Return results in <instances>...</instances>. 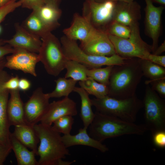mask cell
Segmentation results:
<instances>
[{
    "label": "cell",
    "mask_w": 165,
    "mask_h": 165,
    "mask_svg": "<svg viewBox=\"0 0 165 165\" xmlns=\"http://www.w3.org/2000/svg\"><path fill=\"white\" fill-rule=\"evenodd\" d=\"M139 58L126 59L122 64L114 65L108 85V96L119 99L136 94L137 87L143 76Z\"/></svg>",
    "instance_id": "6da1fadb"
},
{
    "label": "cell",
    "mask_w": 165,
    "mask_h": 165,
    "mask_svg": "<svg viewBox=\"0 0 165 165\" xmlns=\"http://www.w3.org/2000/svg\"><path fill=\"white\" fill-rule=\"evenodd\" d=\"M33 127L39 139L37 149V155L39 157L38 165H69L75 162L62 160L70 155L69 151L60 133L54 130L52 125L40 123Z\"/></svg>",
    "instance_id": "7a4b0ae2"
},
{
    "label": "cell",
    "mask_w": 165,
    "mask_h": 165,
    "mask_svg": "<svg viewBox=\"0 0 165 165\" xmlns=\"http://www.w3.org/2000/svg\"><path fill=\"white\" fill-rule=\"evenodd\" d=\"M89 125V135L102 142L107 138L126 135H142L147 130L144 125H139L96 112Z\"/></svg>",
    "instance_id": "3957f363"
},
{
    "label": "cell",
    "mask_w": 165,
    "mask_h": 165,
    "mask_svg": "<svg viewBox=\"0 0 165 165\" xmlns=\"http://www.w3.org/2000/svg\"><path fill=\"white\" fill-rule=\"evenodd\" d=\"M97 112L134 123L138 112L143 107L142 101L136 94L125 99H119L107 95L101 98L91 99Z\"/></svg>",
    "instance_id": "277c9868"
},
{
    "label": "cell",
    "mask_w": 165,
    "mask_h": 165,
    "mask_svg": "<svg viewBox=\"0 0 165 165\" xmlns=\"http://www.w3.org/2000/svg\"><path fill=\"white\" fill-rule=\"evenodd\" d=\"M41 39L42 44L38 53L40 61L48 74L57 76L65 69L68 60L64 53L60 41L51 32Z\"/></svg>",
    "instance_id": "5b68a950"
},
{
    "label": "cell",
    "mask_w": 165,
    "mask_h": 165,
    "mask_svg": "<svg viewBox=\"0 0 165 165\" xmlns=\"http://www.w3.org/2000/svg\"><path fill=\"white\" fill-rule=\"evenodd\" d=\"M60 42L64 53L68 59L77 61L88 68L121 64L124 63L127 59L117 54L110 56L88 54L78 46L76 41L70 39L64 35L61 38Z\"/></svg>",
    "instance_id": "8992f818"
},
{
    "label": "cell",
    "mask_w": 165,
    "mask_h": 165,
    "mask_svg": "<svg viewBox=\"0 0 165 165\" xmlns=\"http://www.w3.org/2000/svg\"><path fill=\"white\" fill-rule=\"evenodd\" d=\"M130 27L131 33L127 38H121L108 34L116 54L125 58L146 59L148 55L152 52V46L142 39L138 23Z\"/></svg>",
    "instance_id": "52a82bcc"
},
{
    "label": "cell",
    "mask_w": 165,
    "mask_h": 165,
    "mask_svg": "<svg viewBox=\"0 0 165 165\" xmlns=\"http://www.w3.org/2000/svg\"><path fill=\"white\" fill-rule=\"evenodd\" d=\"M142 101L144 108V125L152 134L165 130V101L149 85L146 84Z\"/></svg>",
    "instance_id": "ba28073f"
},
{
    "label": "cell",
    "mask_w": 165,
    "mask_h": 165,
    "mask_svg": "<svg viewBox=\"0 0 165 165\" xmlns=\"http://www.w3.org/2000/svg\"><path fill=\"white\" fill-rule=\"evenodd\" d=\"M115 2L106 0L98 2L86 0L83 7V15L97 29L105 27L113 20Z\"/></svg>",
    "instance_id": "9c48e42d"
},
{
    "label": "cell",
    "mask_w": 165,
    "mask_h": 165,
    "mask_svg": "<svg viewBox=\"0 0 165 165\" xmlns=\"http://www.w3.org/2000/svg\"><path fill=\"white\" fill-rule=\"evenodd\" d=\"M50 98L42 88H37L24 104L25 119L27 123L33 126L40 122L46 112Z\"/></svg>",
    "instance_id": "30bf717a"
},
{
    "label": "cell",
    "mask_w": 165,
    "mask_h": 165,
    "mask_svg": "<svg viewBox=\"0 0 165 165\" xmlns=\"http://www.w3.org/2000/svg\"><path fill=\"white\" fill-rule=\"evenodd\" d=\"M14 48L15 51L6 58L5 67L36 77V66L40 61L38 54L22 48Z\"/></svg>",
    "instance_id": "8fae6325"
},
{
    "label": "cell",
    "mask_w": 165,
    "mask_h": 165,
    "mask_svg": "<svg viewBox=\"0 0 165 165\" xmlns=\"http://www.w3.org/2000/svg\"><path fill=\"white\" fill-rule=\"evenodd\" d=\"M80 47L85 53L92 55L110 56L116 54L108 33L100 29L88 40L81 43Z\"/></svg>",
    "instance_id": "7c38bea8"
},
{
    "label": "cell",
    "mask_w": 165,
    "mask_h": 165,
    "mask_svg": "<svg viewBox=\"0 0 165 165\" xmlns=\"http://www.w3.org/2000/svg\"><path fill=\"white\" fill-rule=\"evenodd\" d=\"M11 76L3 69L0 71V143L11 146L10 125L7 112L9 90L3 88L4 82Z\"/></svg>",
    "instance_id": "4fadbf2b"
},
{
    "label": "cell",
    "mask_w": 165,
    "mask_h": 165,
    "mask_svg": "<svg viewBox=\"0 0 165 165\" xmlns=\"http://www.w3.org/2000/svg\"><path fill=\"white\" fill-rule=\"evenodd\" d=\"M145 26L147 34L152 40V53L158 47L161 29V15L164 7H156L151 0H145Z\"/></svg>",
    "instance_id": "5bb4252c"
},
{
    "label": "cell",
    "mask_w": 165,
    "mask_h": 165,
    "mask_svg": "<svg viewBox=\"0 0 165 165\" xmlns=\"http://www.w3.org/2000/svg\"><path fill=\"white\" fill-rule=\"evenodd\" d=\"M77 113L76 103L68 97H64L61 100L50 103L40 123L51 126L56 120L61 117L67 115L74 116Z\"/></svg>",
    "instance_id": "9a60e30c"
},
{
    "label": "cell",
    "mask_w": 165,
    "mask_h": 165,
    "mask_svg": "<svg viewBox=\"0 0 165 165\" xmlns=\"http://www.w3.org/2000/svg\"><path fill=\"white\" fill-rule=\"evenodd\" d=\"M90 22L82 15L75 13L71 26L64 29L63 32L67 38L73 40L85 42L97 31Z\"/></svg>",
    "instance_id": "2e32d148"
},
{
    "label": "cell",
    "mask_w": 165,
    "mask_h": 165,
    "mask_svg": "<svg viewBox=\"0 0 165 165\" xmlns=\"http://www.w3.org/2000/svg\"><path fill=\"white\" fill-rule=\"evenodd\" d=\"M14 27L15 34L11 39L4 40V42L14 48L38 53L42 44L41 39L29 32L19 23H15Z\"/></svg>",
    "instance_id": "e0dca14e"
},
{
    "label": "cell",
    "mask_w": 165,
    "mask_h": 165,
    "mask_svg": "<svg viewBox=\"0 0 165 165\" xmlns=\"http://www.w3.org/2000/svg\"><path fill=\"white\" fill-rule=\"evenodd\" d=\"M112 21L130 27L138 23L141 18V6L134 1L131 2H115Z\"/></svg>",
    "instance_id": "ac0fdd59"
},
{
    "label": "cell",
    "mask_w": 165,
    "mask_h": 165,
    "mask_svg": "<svg viewBox=\"0 0 165 165\" xmlns=\"http://www.w3.org/2000/svg\"><path fill=\"white\" fill-rule=\"evenodd\" d=\"M20 91L19 89L9 90L7 112L10 126L29 125L25 119L24 104L20 97Z\"/></svg>",
    "instance_id": "d6986e66"
},
{
    "label": "cell",
    "mask_w": 165,
    "mask_h": 165,
    "mask_svg": "<svg viewBox=\"0 0 165 165\" xmlns=\"http://www.w3.org/2000/svg\"><path fill=\"white\" fill-rule=\"evenodd\" d=\"M87 129L84 127L80 129L78 133L75 135L69 134L62 136V141L66 147L68 148L74 145H82L93 148L102 152L108 151V147L91 137L87 133Z\"/></svg>",
    "instance_id": "ffe728a7"
},
{
    "label": "cell",
    "mask_w": 165,
    "mask_h": 165,
    "mask_svg": "<svg viewBox=\"0 0 165 165\" xmlns=\"http://www.w3.org/2000/svg\"><path fill=\"white\" fill-rule=\"evenodd\" d=\"M14 127V130L11 133L20 142L37 155L39 139L33 126L24 125H17Z\"/></svg>",
    "instance_id": "44dd1931"
},
{
    "label": "cell",
    "mask_w": 165,
    "mask_h": 165,
    "mask_svg": "<svg viewBox=\"0 0 165 165\" xmlns=\"http://www.w3.org/2000/svg\"><path fill=\"white\" fill-rule=\"evenodd\" d=\"M21 25L29 32L40 38L58 28L45 23L33 10Z\"/></svg>",
    "instance_id": "7402d4cb"
},
{
    "label": "cell",
    "mask_w": 165,
    "mask_h": 165,
    "mask_svg": "<svg viewBox=\"0 0 165 165\" xmlns=\"http://www.w3.org/2000/svg\"><path fill=\"white\" fill-rule=\"evenodd\" d=\"M10 142L12 150L15 154L18 165H38L35 153L17 140L11 133Z\"/></svg>",
    "instance_id": "603a6c76"
},
{
    "label": "cell",
    "mask_w": 165,
    "mask_h": 165,
    "mask_svg": "<svg viewBox=\"0 0 165 165\" xmlns=\"http://www.w3.org/2000/svg\"><path fill=\"white\" fill-rule=\"evenodd\" d=\"M73 91L79 96L81 101L80 116L83 122L84 127L88 128L92 122L95 113L92 110L91 99L89 94L81 87H75Z\"/></svg>",
    "instance_id": "cb8c5ba5"
},
{
    "label": "cell",
    "mask_w": 165,
    "mask_h": 165,
    "mask_svg": "<svg viewBox=\"0 0 165 165\" xmlns=\"http://www.w3.org/2000/svg\"><path fill=\"white\" fill-rule=\"evenodd\" d=\"M32 10L34 11L39 17L46 24L58 28L60 26L58 21L61 16L62 12L58 6L45 3Z\"/></svg>",
    "instance_id": "d4e9b609"
},
{
    "label": "cell",
    "mask_w": 165,
    "mask_h": 165,
    "mask_svg": "<svg viewBox=\"0 0 165 165\" xmlns=\"http://www.w3.org/2000/svg\"><path fill=\"white\" fill-rule=\"evenodd\" d=\"M56 86L55 89L51 92L46 94L50 99L60 98L62 97H68L75 87L77 81L70 78L59 77L55 81Z\"/></svg>",
    "instance_id": "484cf974"
},
{
    "label": "cell",
    "mask_w": 165,
    "mask_h": 165,
    "mask_svg": "<svg viewBox=\"0 0 165 165\" xmlns=\"http://www.w3.org/2000/svg\"><path fill=\"white\" fill-rule=\"evenodd\" d=\"M143 76L155 80L165 78V68L148 60L139 59Z\"/></svg>",
    "instance_id": "4316f807"
},
{
    "label": "cell",
    "mask_w": 165,
    "mask_h": 165,
    "mask_svg": "<svg viewBox=\"0 0 165 165\" xmlns=\"http://www.w3.org/2000/svg\"><path fill=\"white\" fill-rule=\"evenodd\" d=\"M79 84L89 95L94 96L96 98H102L108 95V86L99 83L91 78L87 77L85 80L79 81Z\"/></svg>",
    "instance_id": "83f0119b"
},
{
    "label": "cell",
    "mask_w": 165,
    "mask_h": 165,
    "mask_svg": "<svg viewBox=\"0 0 165 165\" xmlns=\"http://www.w3.org/2000/svg\"><path fill=\"white\" fill-rule=\"evenodd\" d=\"M87 68L86 66L77 61L68 59L65 67L67 72L64 77L72 79L77 82L85 80L87 78Z\"/></svg>",
    "instance_id": "f1b7e54d"
},
{
    "label": "cell",
    "mask_w": 165,
    "mask_h": 165,
    "mask_svg": "<svg viewBox=\"0 0 165 165\" xmlns=\"http://www.w3.org/2000/svg\"><path fill=\"white\" fill-rule=\"evenodd\" d=\"M113 66H107L103 68H88L86 71L87 76L99 83L108 86Z\"/></svg>",
    "instance_id": "f546056e"
},
{
    "label": "cell",
    "mask_w": 165,
    "mask_h": 165,
    "mask_svg": "<svg viewBox=\"0 0 165 165\" xmlns=\"http://www.w3.org/2000/svg\"><path fill=\"white\" fill-rule=\"evenodd\" d=\"M105 31L108 34L123 38H129L131 33L130 27L115 21H112L109 24Z\"/></svg>",
    "instance_id": "4dcf8cb0"
},
{
    "label": "cell",
    "mask_w": 165,
    "mask_h": 165,
    "mask_svg": "<svg viewBox=\"0 0 165 165\" xmlns=\"http://www.w3.org/2000/svg\"><path fill=\"white\" fill-rule=\"evenodd\" d=\"M73 116L69 115L61 117L56 120L53 123V128L59 133L64 135L70 134L74 122Z\"/></svg>",
    "instance_id": "1f68e13d"
},
{
    "label": "cell",
    "mask_w": 165,
    "mask_h": 165,
    "mask_svg": "<svg viewBox=\"0 0 165 165\" xmlns=\"http://www.w3.org/2000/svg\"><path fill=\"white\" fill-rule=\"evenodd\" d=\"M23 2V0H10L0 6V23L9 13L21 6Z\"/></svg>",
    "instance_id": "d6a6232c"
},
{
    "label": "cell",
    "mask_w": 165,
    "mask_h": 165,
    "mask_svg": "<svg viewBox=\"0 0 165 165\" xmlns=\"http://www.w3.org/2000/svg\"><path fill=\"white\" fill-rule=\"evenodd\" d=\"M145 84H150L152 88L161 97H165V78L155 80H149L145 82Z\"/></svg>",
    "instance_id": "836d02e7"
},
{
    "label": "cell",
    "mask_w": 165,
    "mask_h": 165,
    "mask_svg": "<svg viewBox=\"0 0 165 165\" xmlns=\"http://www.w3.org/2000/svg\"><path fill=\"white\" fill-rule=\"evenodd\" d=\"M154 145L161 148H165V130L157 131L152 134Z\"/></svg>",
    "instance_id": "e575fe53"
},
{
    "label": "cell",
    "mask_w": 165,
    "mask_h": 165,
    "mask_svg": "<svg viewBox=\"0 0 165 165\" xmlns=\"http://www.w3.org/2000/svg\"><path fill=\"white\" fill-rule=\"evenodd\" d=\"M19 79L17 76H11L4 82L2 87L3 88L9 90L19 89L18 84Z\"/></svg>",
    "instance_id": "d590c367"
},
{
    "label": "cell",
    "mask_w": 165,
    "mask_h": 165,
    "mask_svg": "<svg viewBox=\"0 0 165 165\" xmlns=\"http://www.w3.org/2000/svg\"><path fill=\"white\" fill-rule=\"evenodd\" d=\"M23 7L33 10L45 4L44 0H23Z\"/></svg>",
    "instance_id": "8d00e7d4"
},
{
    "label": "cell",
    "mask_w": 165,
    "mask_h": 165,
    "mask_svg": "<svg viewBox=\"0 0 165 165\" xmlns=\"http://www.w3.org/2000/svg\"><path fill=\"white\" fill-rule=\"evenodd\" d=\"M12 151L11 146L0 143V165L3 164L6 158Z\"/></svg>",
    "instance_id": "74e56055"
},
{
    "label": "cell",
    "mask_w": 165,
    "mask_h": 165,
    "mask_svg": "<svg viewBox=\"0 0 165 165\" xmlns=\"http://www.w3.org/2000/svg\"><path fill=\"white\" fill-rule=\"evenodd\" d=\"M6 44L4 40H0V60L4 58L6 55L12 54L15 51V49L9 45H4Z\"/></svg>",
    "instance_id": "f35d334b"
},
{
    "label": "cell",
    "mask_w": 165,
    "mask_h": 165,
    "mask_svg": "<svg viewBox=\"0 0 165 165\" xmlns=\"http://www.w3.org/2000/svg\"><path fill=\"white\" fill-rule=\"evenodd\" d=\"M146 60L159 65L165 67V56L158 55L150 53L148 56Z\"/></svg>",
    "instance_id": "ab89813d"
},
{
    "label": "cell",
    "mask_w": 165,
    "mask_h": 165,
    "mask_svg": "<svg viewBox=\"0 0 165 165\" xmlns=\"http://www.w3.org/2000/svg\"><path fill=\"white\" fill-rule=\"evenodd\" d=\"M31 85L30 82L27 79L22 78L19 79L18 89L20 90L26 91L30 88Z\"/></svg>",
    "instance_id": "60d3db41"
},
{
    "label": "cell",
    "mask_w": 165,
    "mask_h": 165,
    "mask_svg": "<svg viewBox=\"0 0 165 165\" xmlns=\"http://www.w3.org/2000/svg\"><path fill=\"white\" fill-rule=\"evenodd\" d=\"M165 51V41L163 42L159 47H157L154 52L152 53L159 55Z\"/></svg>",
    "instance_id": "b9f144b4"
},
{
    "label": "cell",
    "mask_w": 165,
    "mask_h": 165,
    "mask_svg": "<svg viewBox=\"0 0 165 165\" xmlns=\"http://www.w3.org/2000/svg\"><path fill=\"white\" fill-rule=\"evenodd\" d=\"M60 0H44L45 3H49L58 6Z\"/></svg>",
    "instance_id": "7bdbcfd3"
},
{
    "label": "cell",
    "mask_w": 165,
    "mask_h": 165,
    "mask_svg": "<svg viewBox=\"0 0 165 165\" xmlns=\"http://www.w3.org/2000/svg\"><path fill=\"white\" fill-rule=\"evenodd\" d=\"M6 59L4 58L0 60V71L3 69L5 67Z\"/></svg>",
    "instance_id": "ee69618b"
},
{
    "label": "cell",
    "mask_w": 165,
    "mask_h": 165,
    "mask_svg": "<svg viewBox=\"0 0 165 165\" xmlns=\"http://www.w3.org/2000/svg\"><path fill=\"white\" fill-rule=\"evenodd\" d=\"M153 2H155L160 4L163 6L165 5V0H151Z\"/></svg>",
    "instance_id": "f6af8a7d"
},
{
    "label": "cell",
    "mask_w": 165,
    "mask_h": 165,
    "mask_svg": "<svg viewBox=\"0 0 165 165\" xmlns=\"http://www.w3.org/2000/svg\"><path fill=\"white\" fill-rule=\"evenodd\" d=\"M114 2L120 1L125 2H131L134 1V0H110Z\"/></svg>",
    "instance_id": "bcb514c9"
},
{
    "label": "cell",
    "mask_w": 165,
    "mask_h": 165,
    "mask_svg": "<svg viewBox=\"0 0 165 165\" xmlns=\"http://www.w3.org/2000/svg\"><path fill=\"white\" fill-rule=\"evenodd\" d=\"M10 0H0V6L4 5Z\"/></svg>",
    "instance_id": "7dc6e473"
},
{
    "label": "cell",
    "mask_w": 165,
    "mask_h": 165,
    "mask_svg": "<svg viewBox=\"0 0 165 165\" xmlns=\"http://www.w3.org/2000/svg\"><path fill=\"white\" fill-rule=\"evenodd\" d=\"M95 1L98 2H102L106 0H93Z\"/></svg>",
    "instance_id": "c3c4849f"
},
{
    "label": "cell",
    "mask_w": 165,
    "mask_h": 165,
    "mask_svg": "<svg viewBox=\"0 0 165 165\" xmlns=\"http://www.w3.org/2000/svg\"><path fill=\"white\" fill-rule=\"evenodd\" d=\"M1 27L0 26V33L1 32Z\"/></svg>",
    "instance_id": "681fc988"
}]
</instances>
